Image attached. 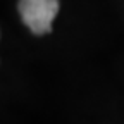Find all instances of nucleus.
I'll use <instances>...</instances> for the list:
<instances>
[{"instance_id":"1","label":"nucleus","mask_w":124,"mask_h":124,"mask_svg":"<svg viewBox=\"0 0 124 124\" xmlns=\"http://www.w3.org/2000/svg\"><path fill=\"white\" fill-rule=\"evenodd\" d=\"M19 14L23 23L35 35L52 31V23L59 12V0H19Z\"/></svg>"}]
</instances>
